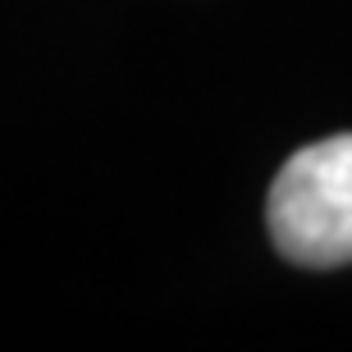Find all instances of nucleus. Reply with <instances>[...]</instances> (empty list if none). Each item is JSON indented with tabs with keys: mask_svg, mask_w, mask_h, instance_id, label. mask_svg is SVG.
I'll return each mask as SVG.
<instances>
[{
	"mask_svg": "<svg viewBox=\"0 0 352 352\" xmlns=\"http://www.w3.org/2000/svg\"><path fill=\"white\" fill-rule=\"evenodd\" d=\"M274 248L293 265H352V133L293 151L265 201Z\"/></svg>",
	"mask_w": 352,
	"mask_h": 352,
	"instance_id": "nucleus-1",
	"label": "nucleus"
}]
</instances>
